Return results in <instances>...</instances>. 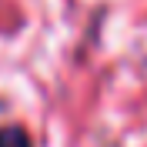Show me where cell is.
<instances>
[{"mask_svg":"<svg viewBox=\"0 0 147 147\" xmlns=\"http://www.w3.org/2000/svg\"><path fill=\"white\" fill-rule=\"evenodd\" d=\"M0 147H34L30 130L24 124H3L0 127Z\"/></svg>","mask_w":147,"mask_h":147,"instance_id":"1","label":"cell"}]
</instances>
